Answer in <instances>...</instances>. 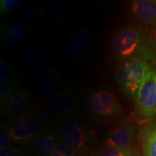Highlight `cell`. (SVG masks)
Returning a JSON list of instances; mask_svg holds the SVG:
<instances>
[{
  "instance_id": "1",
  "label": "cell",
  "mask_w": 156,
  "mask_h": 156,
  "mask_svg": "<svg viewBox=\"0 0 156 156\" xmlns=\"http://www.w3.org/2000/svg\"><path fill=\"white\" fill-rule=\"evenodd\" d=\"M110 49L113 58L118 62L137 56L148 59L153 56L142 29L132 25H124L116 31Z\"/></svg>"
},
{
  "instance_id": "2",
  "label": "cell",
  "mask_w": 156,
  "mask_h": 156,
  "mask_svg": "<svg viewBox=\"0 0 156 156\" xmlns=\"http://www.w3.org/2000/svg\"><path fill=\"white\" fill-rule=\"evenodd\" d=\"M151 66L142 56H134L119 62L114 70L117 84L126 94L136 100L144 79Z\"/></svg>"
},
{
  "instance_id": "3",
  "label": "cell",
  "mask_w": 156,
  "mask_h": 156,
  "mask_svg": "<svg viewBox=\"0 0 156 156\" xmlns=\"http://www.w3.org/2000/svg\"><path fill=\"white\" fill-rule=\"evenodd\" d=\"M85 108L91 118L101 122H114L124 114L123 107L114 92L103 87L90 92L85 101Z\"/></svg>"
},
{
  "instance_id": "4",
  "label": "cell",
  "mask_w": 156,
  "mask_h": 156,
  "mask_svg": "<svg viewBox=\"0 0 156 156\" xmlns=\"http://www.w3.org/2000/svg\"><path fill=\"white\" fill-rule=\"evenodd\" d=\"M55 132L62 142L69 146L80 156H87L90 149V137L86 126L72 115L58 118Z\"/></svg>"
},
{
  "instance_id": "5",
  "label": "cell",
  "mask_w": 156,
  "mask_h": 156,
  "mask_svg": "<svg viewBox=\"0 0 156 156\" xmlns=\"http://www.w3.org/2000/svg\"><path fill=\"white\" fill-rule=\"evenodd\" d=\"M135 116L140 122L148 123L156 116V67L146 75L135 100Z\"/></svg>"
},
{
  "instance_id": "6",
  "label": "cell",
  "mask_w": 156,
  "mask_h": 156,
  "mask_svg": "<svg viewBox=\"0 0 156 156\" xmlns=\"http://www.w3.org/2000/svg\"><path fill=\"white\" fill-rule=\"evenodd\" d=\"M12 142L25 144L46 129L44 119L40 112L30 108L19 120L9 124Z\"/></svg>"
},
{
  "instance_id": "7",
  "label": "cell",
  "mask_w": 156,
  "mask_h": 156,
  "mask_svg": "<svg viewBox=\"0 0 156 156\" xmlns=\"http://www.w3.org/2000/svg\"><path fill=\"white\" fill-rule=\"evenodd\" d=\"M137 130V126L132 122L118 123L108 130L105 145L111 147H132L136 139Z\"/></svg>"
},
{
  "instance_id": "8",
  "label": "cell",
  "mask_w": 156,
  "mask_h": 156,
  "mask_svg": "<svg viewBox=\"0 0 156 156\" xmlns=\"http://www.w3.org/2000/svg\"><path fill=\"white\" fill-rule=\"evenodd\" d=\"M29 95L26 88H20L6 103L1 113L5 115L9 124L15 122L24 116L29 109Z\"/></svg>"
},
{
  "instance_id": "9",
  "label": "cell",
  "mask_w": 156,
  "mask_h": 156,
  "mask_svg": "<svg viewBox=\"0 0 156 156\" xmlns=\"http://www.w3.org/2000/svg\"><path fill=\"white\" fill-rule=\"evenodd\" d=\"M77 105V98L73 90L65 88L54 93L47 101V109L53 116L64 117L71 115Z\"/></svg>"
},
{
  "instance_id": "10",
  "label": "cell",
  "mask_w": 156,
  "mask_h": 156,
  "mask_svg": "<svg viewBox=\"0 0 156 156\" xmlns=\"http://www.w3.org/2000/svg\"><path fill=\"white\" fill-rule=\"evenodd\" d=\"M60 140L55 132L46 129L36 137L23 144L24 149L35 156H51L59 143Z\"/></svg>"
},
{
  "instance_id": "11",
  "label": "cell",
  "mask_w": 156,
  "mask_h": 156,
  "mask_svg": "<svg viewBox=\"0 0 156 156\" xmlns=\"http://www.w3.org/2000/svg\"><path fill=\"white\" fill-rule=\"evenodd\" d=\"M94 37L87 28H81L75 30L68 39L66 51L73 57H83L92 49Z\"/></svg>"
},
{
  "instance_id": "12",
  "label": "cell",
  "mask_w": 156,
  "mask_h": 156,
  "mask_svg": "<svg viewBox=\"0 0 156 156\" xmlns=\"http://www.w3.org/2000/svg\"><path fill=\"white\" fill-rule=\"evenodd\" d=\"M129 15L142 25L156 23V0H135L129 5Z\"/></svg>"
},
{
  "instance_id": "13",
  "label": "cell",
  "mask_w": 156,
  "mask_h": 156,
  "mask_svg": "<svg viewBox=\"0 0 156 156\" xmlns=\"http://www.w3.org/2000/svg\"><path fill=\"white\" fill-rule=\"evenodd\" d=\"M143 156H156V124L148 122L140 131Z\"/></svg>"
},
{
  "instance_id": "14",
  "label": "cell",
  "mask_w": 156,
  "mask_h": 156,
  "mask_svg": "<svg viewBox=\"0 0 156 156\" xmlns=\"http://www.w3.org/2000/svg\"><path fill=\"white\" fill-rule=\"evenodd\" d=\"M38 83L40 92L44 96H51L57 85V76L52 67H43L39 70Z\"/></svg>"
},
{
  "instance_id": "15",
  "label": "cell",
  "mask_w": 156,
  "mask_h": 156,
  "mask_svg": "<svg viewBox=\"0 0 156 156\" xmlns=\"http://www.w3.org/2000/svg\"><path fill=\"white\" fill-rule=\"evenodd\" d=\"M1 33L7 42L13 45L20 44L26 35V28L23 22L1 23Z\"/></svg>"
},
{
  "instance_id": "16",
  "label": "cell",
  "mask_w": 156,
  "mask_h": 156,
  "mask_svg": "<svg viewBox=\"0 0 156 156\" xmlns=\"http://www.w3.org/2000/svg\"><path fill=\"white\" fill-rule=\"evenodd\" d=\"M20 88L17 80H6L0 81V107L4 108L9 98Z\"/></svg>"
},
{
  "instance_id": "17",
  "label": "cell",
  "mask_w": 156,
  "mask_h": 156,
  "mask_svg": "<svg viewBox=\"0 0 156 156\" xmlns=\"http://www.w3.org/2000/svg\"><path fill=\"white\" fill-rule=\"evenodd\" d=\"M23 62L26 67L31 69H40L42 66V58L38 51L30 48L23 54Z\"/></svg>"
},
{
  "instance_id": "18",
  "label": "cell",
  "mask_w": 156,
  "mask_h": 156,
  "mask_svg": "<svg viewBox=\"0 0 156 156\" xmlns=\"http://www.w3.org/2000/svg\"><path fill=\"white\" fill-rule=\"evenodd\" d=\"M98 156H141L139 151L134 147L119 148L105 147Z\"/></svg>"
},
{
  "instance_id": "19",
  "label": "cell",
  "mask_w": 156,
  "mask_h": 156,
  "mask_svg": "<svg viewBox=\"0 0 156 156\" xmlns=\"http://www.w3.org/2000/svg\"><path fill=\"white\" fill-rule=\"evenodd\" d=\"M44 12L40 6L36 4H32L28 7L25 13L27 20L34 24H38L44 20Z\"/></svg>"
},
{
  "instance_id": "20",
  "label": "cell",
  "mask_w": 156,
  "mask_h": 156,
  "mask_svg": "<svg viewBox=\"0 0 156 156\" xmlns=\"http://www.w3.org/2000/svg\"><path fill=\"white\" fill-rule=\"evenodd\" d=\"M17 75L18 74L12 64L9 63V62L1 58V61H0V80H6L15 79V77H17Z\"/></svg>"
},
{
  "instance_id": "21",
  "label": "cell",
  "mask_w": 156,
  "mask_h": 156,
  "mask_svg": "<svg viewBox=\"0 0 156 156\" xmlns=\"http://www.w3.org/2000/svg\"><path fill=\"white\" fill-rule=\"evenodd\" d=\"M12 142L10 126L7 122L2 123L0 128V151L10 147Z\"/></svg>"
},
{
  "instance_id": "22",
  "label": "cell",
  "mask_w": 156,
  "mask_h": 156,
  "mask_svg": "<svg viewBox=\"0 0 156 156\" xmlns=\"http://www.w3.org/2000/svg\"><path fill=\"white\" fill-rule=\"evenodd\" d=\"M25 4L24 0H1L0 1V13L6 14L9 12L20 8Z\"/></svg>"
},
{
  "instance_id": "23",
  "label": "cell",
  "mask_w": 156,
  "mask_h": 156,
  "mask_svg": "<svg viewBox=\"0 0 156 156\" xmlns=\"http://www.w3.org/2000/svg\"><path fill=\"white\" fill-rule=\"evenodd\" d=\"M51 156H80L75 150L60 140Z\"/></svg>"
},
{
  "instance_id": "24",
  "label": "cell",
  "mask_w": 156,
  "mask_h": 156,
  "mask_svg": "<svg viewBox=\"0 0 156 156\" xmlns=\"http://www.w3.org/2000/svg\"><path fill=\"white\" fill-rule=\"evenodd\" d=\"M46 11H47L48 14L56 21H59V22L65 21L66 17H67L66 13L56 6L49 5L47 7Z\"/></svg>"
},
{
  "instance_id": "25",
  "label": "cell",
  "mask_w": 156,
  "mask_h": 156,
  "mask_svg": "<svg viewBox=\"0 0 156 156\" xmlns=\"http://www.w3.org/2000/svg\"><path fill=\"white\" fill-rule=\"evenodd\" d=\"M24 148L9 147L0 151V156H28Z\"/></svg>"
},
{
  "instance_id": "26",
  "label": "cell",
  "mask_w": 156,
  "mask_h": 156,
  "mask_svg": "<svg viewBox=\"0 0 156 156\" xmlns=\"http://www.w3.org/2000/svg\"><path fill=\"white\" fill-rule=\"evenodd\" d=\"M28 156H35V155H28Z\"/></svg>"
}]
</instances>
